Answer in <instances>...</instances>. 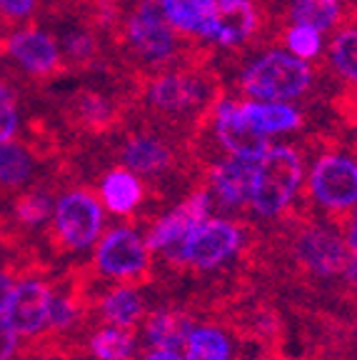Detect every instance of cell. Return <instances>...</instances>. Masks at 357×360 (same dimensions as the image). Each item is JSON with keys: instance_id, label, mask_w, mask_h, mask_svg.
Returning <instances> with one entry per match:
<instances>
[{"instance_id": "obj_1", "label": "cell", "mask_w": 357, "mask_h": 360, "mask_svg": "<svg viewBox=\"0 0 357 360\" xmlns=\"http://www.w3.org/2000/svg\"><path fill=\"white\" fill-rule=\"evenodd\" d=\"M120 43L130 60L148 73L175 65H202L195 48H183L180 33L165 20L157 0H138L120 25Z\"/></svg>"}, {"instance_id": "obj_2", "label": "cell", "mask_w": 357, "mask_h": 360, "mask_svg": "<svg viewBox=\"0 0 357 360\" xmlns=\"http://www.w3.org/2000/svg\"><path fill=\"white\" fill-rule=\"evenodd\" d=\"M313 65L290 51H268L238 78V88L250 101H297L313 88Z\"/></svg>"}, {"instance_id": "obj_3", "label": "cell", "mask_w": 357, "mask_h": 360, "mask_svg": "<svg viewBox=\"0 0 357 360\" xmlns=\"http://www.w3.org/2000/svg\"><path fill=\"white\" fill-rule=\"evenodd\" d=\"M302 173H305V165L297 148L270 146L268 153L255 160L250 208L260 218H280L295 200Z\"/></svg>"}, {"instance_id": "obj_4", "label": "cell", "mask_w": 357, "mask_h": 360, "mask_svg": "<svg viewBox=\"0 0 357 360\" xmlns=\"http://www.w3.org/2000/svg\"><path fill=\"white\" fill-rule=\"evenodd\" d=\"M51 236L67 253H85L105 231V208L98 193L85 186L67 188L56 195L51 215Z\"/></svg>"}, {"instance_id": "obj_5", "label": "cell", "mask_w": 357, "mask_h": 360, "mask_svg": "<svg viewBox=\"0 0 357 360\" xmlns=\"http://www.w3.org/2000/svg\"><path fill=\"white\" fill-rule=\"evenodd\" d=\"M3 58L33 80L56 78L58 73L65 70L58 35L35 22L15 25L3 33Z\"/></svg>"}, {"instance_id": "obj_6", "label": "cell", "mask_w": 357, "mask_h": 360, "mask_svg": "<svg viewBox=\"0 0 357 360\" xmlns=\"http://www.w3.org/2000/svg\"><path fill=\"white\" fill-rule=\"evenodd\" d=\"M242 245V231L233 220L205 218L173 248L168 260L180 265H193L197 270H212L235 255Z\"/></svg>"}, {"instance_id": "obj_7", "label": "cell", "mask_w": 357, "mask_h": 360, "mask_svg": "<svg viewBox=\"0 0 357 360\" xmlns=\"http://www.w3.org/2000/svg\"><path fill=\"white\" fill-rule=\"evenodd\" d=\"M53 295H56L53 283L38 273L15 276V285H13L3 315L8 318L13 330L22 338V343H38L48 335Z\"/></svg>"}, {"instance_id": "obj_8", "label": "cell", "mask_w": 357, "mask_h": 360, "mask_svg": "<svg viewBox=\"0 0 357 360\" xmlns=\"http://www.w3.org/2000/svg\"><path fill=\"white\" fill-rule=\"evenodd\" d=\"M150 265V248L133 228H112L93 245V268L108 281H130Z\"/></svg>"}, {"instance_id": "obj_9", "label": "cell", "mask_w": 357, "mask_h": 360, "mask_svg": "<svg viewBox=\"0 0 357 360\" xmlns=\"http://www.w3.org/2000/svg\"><path fill=\"white\" fill-rule=\"evenodd\" d=\"M310 193L327 210L357 205V160L342 153H323L310 173Z\"/></svg>"}, {"instance_id": "obj_10", "label": "cell", "mask_w": 357, "mask_h": 360, "mask_svg": "<svg viewBox=\"0 0 357 360\" xmlns=\"http://www.w3.org/2000/svg\"><path fill=\"white\" fill-rule=\"evenodd\" d=\"M212 128H215V138H218L220 148L233 158L260 160L273 146L270 135L257 130L242 112L240 103L230 101V98H218V103L212 108Z\"/></svg>"}, {"instance_id": "obj_11", "label": "cell", "mask_w": 357, "mask_h": 360, "mask_svg": "<svg viewBox=\"0 0 357 360\" xmlns=\"http://www.w3.org/2000/svg\"><path fill=\"white\" fill-rule=\"evenodd\" d=\"M295 263L302 270L318 278H327L342 273L350 258L347 245L332 231H325L318 225H302L290 240Z\"/></svg>"}, {"instance_id": "obj_12", "label": "cell", "mask_w": 357, "mask_h": 360, "mask_svg": "<svg viewBox=\"0 0 357 360\" xmlns=\"http://www.w3.org/2000/svg\"><path fill=\"white\" fill-rule=\"evenodd\" d=\"M260 30V11L255 0H215L200 40L220 48H238Z\"/></svg>"}, {"instance_id": "obj_13", "label": "cell", "mask_w": 357, "mask_h": 360, "mask_svg": "<svg viewBox=\"0 0 357 360\" xmlns=\"http://www.w3.org/2000/svg\"><path fill=\"white\" fill-rule=\"evenodd\" d=\"M120 165L150 180L170 178L178 168V158L170 141L155 128L130 133L120 148Z\"/></svg>"}, {"instance_id": "obj_14", "label": "cell", "mask_w": 357, "mask_h": 360, "mask_svg": "<svg viewBox=\"0 0 357 360\" xmlns=\"http://www.w3.org/2000/svg\"><path fill=\"white\" fill-rule=\"evenodd\" d=\"M207 213H210V188H197V191L188 193L170 213L160 215L152 223L145 238L148 248L160 250V253L173 250L200 220L207 218Z\"/></svg>"}, {"instance_id": "obj_15", "label": "cell", "mask_w": 357, "mask_h": 360, "mask_svg": "<svg viewBox=\"0 0 357 360\" xmlns=\"http://www.w3.org/2000/svg\"><path fill=\"white\" fill-rule=\"evenodd\" d=\"M252 178H255V160L228 155L210 168V191L225 208H240L250 202Z\"/></svg>"}, {"instance_id": "obj_16", "label": "cell", "mask_w": 357, "mask_h": 360, "mask_svg": "<svg viewBox=\"0 0 357 360\" xmlns=\"http://www.w3.org/2000/svg\"><path fill=\"white\" fill-rule=\"evenodd\" d=\"M98 198H100L103 208L108 213L123 218V215H130L143 205L145 200V186L140 175H135L133 170L117 165V168H110L103 173V178L98 180Z\"/></svg>"}, {"instance_id": "obj_17", "label": "cell", "mask_w": 357, "mask_h": 360, "mask_svg": "<svg viewBox=\"0 0 357 360\" xmlns=\"http://www.w3.org/2000/svg\"><path fill=\"white\" fill-rule=\"evenodd\" d=\"M35 173H38V158L28 143L18 138L0 143V191L15 195L30 188Z\"/></svg>"}, {"instance_id": "obj_18", "label": "cell", "mask_w": 357, "mask_h": 360, "mask_svg": "<svg viewBox=\"0 0 357 360\" xmlns=\"http://www.w3.org/2000/svg\"><path fill=\"white\" fill-rule=\"evenodd\" d=\"M95 313L100 315L105 326L117 328H135L143 315H145V300L135 288L130 285H115L108 288L100 298L95 300Z\"/></svg>"}, {"instance_id": "obj_19", "label": "cell", "mask_w": 357, "mask_h": 360, "mask_svg": "<svg viewBox=\"0 0 357 360\" xmlns=\"http://www.w3.org/2000/svg\"><path fill=\"white\" fill-rule=\"evenodd\" d=\"M240 108L247 115V120L270 138L278 133H292V130H300L305 125L302 112L283 101H247L240 103Z\"/></svg>"}, {"instance_id": "obj_20", "label": "cell", "mask_w": 357, "mask_h": 360, "mask_svg": "<svg viewBox=\"0 0 357 360\" xmlns=\"http://www.w3.org/2000/svg\"><path fill=\"white\" fill-rule=\"evenodd\" d=\"M56 198L43 188H25L15 193L11 205V218L20 231H40L51 223Z\"/></svg>"}, {"instance_id": "obj_21", "label": "cell", "mask_w": 357, "mask_h": 360, "mask_svg": "<svg viewBox=\"0 0 357 360\" xmlns=\"http://www.w3.org/2000/svg\"><path fill=\"white\" fill-rule=\"evenodd\" d=\"M287 18L290 22H300L320 33H327L347 18L345 0H290Z\"/></svg>"}, {"instance_id": "obj_22", "label": "cell", "mask_w": 357, "mask_h": 360, "mask_svg": "<svg viewBox=\"0 0 357 360\" xmlns=\"http://www.w3.org/2000/svg\"><path fill=\"white\" fill-rule=\"evenodd\" d=\"M193 323L180 310H157L145 321V338L155 348H180L188 340Z\"/></svg>"}, {"instance_id": "obj_23", "label": "cell", "mask_w": 357, "mask_h": 360, "mask_svg": "<svg viewBox=\"0 0 357 360\" xmlns=\"http://www.w3.org/2000/svg\"><path fill=\"white\" fill-rule=\"evenodd\" d=\"M85 350L93 360H130L135 353V340L128 328L103 326L90 333Z\"/></svg>"}, {"instance_id": "obj_24", "label": "cell", "mask_w": 357, "mask_h": 360, "mask_svg": "<svg viewBox=\"0 0 357 360\" xmlns=\"http://www.w3.org/2000/svg\"><path fill=\"white\" fill-rule=\"evenodd\" d=\"M327 58L342 80L357 85V22H340L327 45Z\"/></svg>"}, {"instance_id": "obj_25", "label": "cell", "mask_w": 357, "mask_h": 360, "mask_svg": "<svg viewBox=\"0 0 357 360\" xmlns=\"http://www.w3.org/2000/svg\"><path fill=\"white\" fill-rule=\"evenodd\" d=\"M70 112L83 128L90 130H105L115 123V105L108 101L103 93L95 90H80L75 93V98L70 101Z\"/></svg>"}, {"instance_id": "obj_26", "label": "cell", "mask_w": 357, "mask_h": 360, "mask_svg": "<svg viewBox=\"0 0 357 360\" xmlns=\"http://www.w3.org/2000/svg\"><path fill=\"white\" fill-rule=\"evenodd\" d=\"M233 345L220 328H193L185 340V360H230Z\"/></svg>"}, {"instance_id": "obj_27", "label": "cell", "mask_w": 357, "mask_h": 360, "mask_svg": "<svg viewBox=\"0 0 357 360\" xmlns=\"http://www.w3.org/2000/svg\"><path fill=\"white\" fill-rule=\"evenodd\" d=\"M65 65L88 68L100 58V40L90 28H70L58 38Z\"/></svg>"}, {"instance_id": "obj_28", "label": "cell", "mask_w": 357, "mask_h": 360, "mask_svg": "<svg viewBox=\"0 0 357 360\" xmlns=\"http://www.w3.org/2000/svg\"><path fill=\"white\" fill-rule=\"evenodd\" d=\"M83 318V298L70 290H56L51 305V321H48V335L63 338L73 333Z\"/></svg>"}, {"instance_id": "obj_29", "label": "cell", "mask_w": 357, "mask_h": 360, "mask_svg": "<svg viewBox=\"0 0 357 360\" xmlns=\"http://www.w3.org/2000/svg\"><path fill=\"white\" fill-rule=\"evenodd\" d=\"M283 45L285 51H290L292 56L302 58V60H315L323 53V33L310 25H300V22H292L283 30Z\"/></svg>"}, {"instance_id": "obj_30", "label": "cell", "mask_w": 357, "mask_h": 360, "mask_svg": "<svg viewBox=\"0 0 357 360\" xmlns=\"http://www.w3.org/2000/svg\"><path fill=\"white\" fill-rule=\"evenodd\" d=\"M20 125H22V115H20L18 90L8 80L0 78V143L18 138Z\"/></svg>"}, {"instance_id": "obj_31", "label": "cell", "mask_w": 357, "mask_h": 360, "mask_svg": "<svg viewBox=\"0 0 357 360\" xmlns=\"http://www.w3.org/2000/svg\"><path fill=\"white\" fill-rule=\"evenodd\" d=\"M43 0H0V28H15L33 22Z\"/></svg>"}, {"instance_id": "obj_32", "label": "cell", "mask_w": 357, "mask_h": 360, "mask_svg": "<svg viewBox=\"0 0 357 360\" xmlns=\"http://www.w3.org/2000/svg\"><path fill=\"white\" fill-rule=\"evenodd\" d=\"M22 355V338L13 330L8 318L0 313V360H18Z\"/></svg>"}, {"instance_id": "obj_33", "label": "cell", "mask_w": 357, "mask_h": 360, "mask_svg": "<svg viewBox=\"0 0 357 360\" xmlns=\"http://www.w3.org/2000/svg\"><path fill=\"white\" fill-rule=\"evenodd\" d=\"M13 285H15V273H13L11 268H6V265H0V313L6 310Z\"/></svg>"}, {"instance_id": "obj_34", "label": "cell", "mask_w": 357, "mask_h": 360, "mask_svg": "<svg viewBox=\"0 0 357 360\" xmlns=\"http://www.w3.org/2000/svg\"><path fill=\"white\" fill-rule=\"evenodd\" d=\"M143 360H183V358H180L178 350H173V348H155V350H150Z\"/></svg>"}, {"instance_id": "obj_35", "label": "cell", "mask_w": 357, "mask_h": 360, "mask_svg": "<svg viewBox=\"0 0 357 360\" xmlns=\"http://www.w3.org/2000/svg\"><path fill=\"white\" fill-rule=\"evenodd\" d=\"M347 250H350L352 258H357V220L352 225V231L347 233Z\"/></svg>"}, {"instance_id": "obj_36", "label": "cell", "mask_w": 357, "mask_h": 360, "mask_svg": "<svg viewBox=\"0 0 357 360\" xmlns=\"http://www.w3.org/2000/svg\"><path fill=\"white\" fill-rule=\"evenodd\" d=\"M18 360H63L60 355H53V353H30V355H25V358H18Z\"/></svg>"}, {"instance_id": "obj_37", "label": "cell", "mask_w": 357, "mask_h": 360, "mask_svg": "<svg viewBox=\"0 0 357 360\" xmlns=\"http://www.w3.org/2000/svg\"><path fill=\"white\" fill-rule=\"evenodd\" d=\"M0 60H3V30H0Z\"/></svg>"}, {"instance_id": "obj_38", "label": "cell", "mask_w": 357, "mask_h": 360, "mask_svg": "<svg viewBox=\"0 0 357 360\" xmlns=\"http://www.w3.org/2000/svg\"><path fill=\"white\" fill-rule=\"evenodd\" d=\"M355 220H357V215H355Z\"/></svg>"}]
</instances>
